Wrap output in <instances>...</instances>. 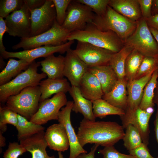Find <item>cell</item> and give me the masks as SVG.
<instances>
[{
  "instance_id": "1",
  "label": "cell",
  "mask_w": 158,
  "mask_h": 158,
  "mask_svg": "<svg viewBox=\"0 0 158 158\" xmlns=\"http://www.w3.org/2000/svg\"><path fill=\"white\" fill-rule=\"evenodd\" d=\"M122 126L115 122L91 121L83 118L77 135L80 145L97 144L104 147L114 146L122 139L125 132Z\"/></svg>"
},
{
  "instance_id": "2",
  "label": "cell",
  "mask_w": 158,
  "mask_h": 158,
  "mask_svg": "<svg viewBox=\"0 0 158 158\" xmlns=\"http://www.w3.org/2000/svg\"><path fill=\"white\" fill-rule=\"evenodd\" d=\"M74 40L87 42L114 53L124 45L123 41L114 32L101 30L92 23L87 24L84 30L71 32L68 41Z\"/></svg>"
},
{
  "instance_id": "3",
  "label": "cell",
  "mask_w": 158,
  "mask_h": 158,
  "mask_svg": "<svg viewBox=\"0 0 158 158\" xmlns=\"http://www.w3.org/2000/svg\"><path fill=\"white\" fill-rule=\"evenodd\" d=\"M137 23L138 21L123 16L109 5L103 15H95L92 23L101 30L113 32L124 42L135 31Z\"/></svg>"
},
{
  "instance_id": "4",
  "label": "cell",
  "mask_w": 158,
  "mask_h": 158,
  "mask_svg": "<svg viewBox=\"0 0 158 158\" xmlns=\"http://www.w3.org/2000/svg\"><path fill=\"white\" fill-rule=\"evenodd\" d=\"M40 62L33 61L28 68L9 82L0 86V102L4 103L10 96L18 94L25 88L39 85L41 80L47 75L37 72Z\"/></svg>"
},
{
  "instance_id": "5",
  "label": "cell",
  "mask_w": 158,
  "mask_h": 158,
  "mask_svg": "<svg viewBox=\"0 0 158 158\" xmlns=\"http://www.w3.org/2000/svg\"><path fill=\"white\" fill-rule=\"evenodd\" d=\"M41 95L39 85L28 87L9 97L6 106L30 120L38 109Z\"/></svg>"
},
{
  "instance_id": "6",
  "label": "cell",
  "mask_w": 158,
  "mask_h": 158,
  "mask_svg": "<svg viewBox=\"0 0 158 158\" xmlns=\"http://www.w3.org/2000/svg\"><path fill=\"white\" fill-rule=\"evenodd\" d=\"M70 33L60 25L56 20L49 30L35 36L21 38L20 42L13 46L12 48L13 49L22 48L24 50H28L42 45H60L68 41Z\"/></svg>"
},
{
  "instance_id": "7",
  "label": "cell",
  "mask_w": 158,
  "mask_h": 158,
  "mask_svg": "<svg viewBox=\"0 0 158 158\" xmlns=\"http://www.w3.org/2000/svg\"><path fill=\"white\" fill-rule=\"evenodd\" d=\"M124 43L144 56L158 58V44L150 31L146 20L143 18L138 21L135 31Z\"/></svg>"
},
{
  "instance_id": "8",
  "label": "cell",
  "mask_w": 158,
  "mask_h": 158,
  "mask_svg": "<svg viewBox=\"0 0 158 158\" xmlns=\"http://www.w3.org/2000/svg\"><path fill=\"white\" fill-rule=\"evenodd\" d=\"M95 14L88 6L75 0H72L67 9L62 27L71 32L84 30L87 24L92 23Z\"/></svg>"
},
{
  "instance_id": "9",
  "label": "cell",
  "mask_w": 158,
  "mask_h": 158,
  "mask_svg": "<svg viewBox=\"0 0 158 158\" xmlns=\"http://www.w3.org/2000/svg\"><path fill=\"white\" fill-rule=\"evenodd\" d=\"M68 102L66 94L62 92L54 95L40 102L38 109L30 120L37 124L42 125L51 120H58L60 109Z\"/></svg>"
},
{
  "instance_id": "10",
  "label": "cell",
  "mask_w": 158,
  "mask_h": 158,
  "mask_svg": "<svg viewBox=\"0 0 158 158\" xmlns=\"http://www.w3.org/2000/svg\"><path fill=\"white\" fill-rule=\"evenodd\" d=\"M30 37L43 33L52 27L56 20V13L52 0H46L41 7L30 11Z\"/></svg>"
},
{
  "instance_id": "11",
  "label": "cell",
  "mask_w": 158,
  "mask_h": 158,
  "mask_svg": "<svg viewBox=\"0 0 158 158\" xmlns=\"http://www.w3.org/2000/svg\"><path fill=\"white\" fill-rule=\"evenodd\" d=\"M75 53L88 67L109 65L114 53L90 43L77 41Z\"/></svg>"
},
{
  "instance_id": "12",
  "label": "cell",
  "mask_w": 158,
  "mask_h": 158,
  "mask_svg": "<svg viewBox=\"0 0 158 158\" xmlns=\"http://www.w3.org/2000/svg\"><path fill=\"white\" fill-rule=\"evenodd\" d=\"M5 20L6 32L9 35L21 38L30 37V12L25 3L21 9L9 14Z\"/></svg>"
},
{
  "instance_id": "13",
  "label": "cell",
  "mask_w": 158,
  "mask_h": 158,
  "mask_svg": "<svg viewBox=\"0 0 158 158\" xmlns=\"http://www.w3.org/2000/svg\"><path fill=\"white\" fill-rule=\"evenodd\" d=\"M74 42V40H69L59 46H44L17 52H9L5 50L0 52V56L4 59L16 58L32 62L37 58L42 57L45 58L54 53L63 54L66 53Z\"/></svg>"
},
{
  "instance_id": "14",
  "label": "cell",
  "mask_w": 158,
  "mask_h": 158,
  "mask_svg": "<svg viewBox=\"0 0 158 158\" xmlns=\"http://www.w3.org/2000/svg\"><path fill=\"white\" fill-rule=\"evenodd\" d=\"M154 111L153 107L146 110L139 107L134 111H126L125 114L120 116L123 128L129 124L133 125L139 130L142 142L147 146L149 140V121Z\"/></svg>"
},
{
  "instance_id": "15",
  "label": "cell",
  "mask_w": 158,
  "mask_h": 158,
  "mask_svg": "<svg viewBox=\"0 0 158 158\" xmlns=\"http://www.w3.org/2000/svg\"><path fill=\"white\" fill-rule=\"evenodd\" d=\"M73 104V101H68L64 107L59 111L58 121L64 127L70 144V153L68 158H77L80 154L87 153L80 145L74 129L71 123V115Z\"/></svg>"
},
{
  "instance_id": "16",
  "label": "cell",
  "mask_w": 158,
  "mask_h": 158,
  "mask_svg": "<svg viewBox=\"0 0 158 158\" xmlns=\"http://www.w3.org/2000/svg\"><path fill=\"white\" fill-rule=\"evenodd\" d=\"M64 57V76L68 78L71 86L79 87L89 67L71 49L66 52Z\"/></svg>"
},
{
  "instance_id": "17",
  "label": "cell",
  "mask_w": 158,
  "mask_h": 158,
  "mask_svg": "<svg viewBox=\"0 0 158 158\" xmlns=\"http://www.w3.org/2000/svg\"><path fill=\"white\" fill-rule=\"evenodd\" d=\"M48 147L51 150L63 152L70 147L69 142L64 126L59 123L49 126L44 133Z\"/></svg>"
},
{
  "instance_id": "18",
  "label": "cell",
  "mask_w": 158,
  "mask_h": 158,
  "mask_svg": "<svg viewBox=\"0 0 158 158\" xmlns=\"http://www.w3.org/2000/svg\"><path fill=\"white\" fill-rule=\"evenodd\" d=\"M154 72L138 79L127 81V107L126 111H134L139 107L144 89Z\"/></svg>"
},
{
  "instance_id": "19",
  "label": "cell",
  "mask_w": 158,
  "mask_h": 158,
  "mask_svg": "<svg viewBox=\"0 0 158 158\" xmlns=\"http://www.w3.org/2000/svg\"><path fill=\"white\" fill-rule=\"evenodd\" d=\"M44 130L20 141V143L30 152L32 158H56L49 156L46 149L48 145L44 138Z\"/></svg>"
},
{
  "instance_id": "20",
  "label": "cell",
  "mask_w": 158,
  "mask_h": 158,
  "mask_svg": "<svg viewBox=\"0 0 158 158\" xmlns=\"http://www.w3.org/2000/svg\"><path fill=\"white\" fill-rule=\"evenodd\" d=\"M79 87L83 96L92 102L102 98L104 95L99 80L88 71L82 78Z\"/></svg>"
},
{
  "instance_id": "21",
  "label": "cell",
  "mask_w": 158,
  "mask_h": 158,
  "mask_svg": "<svg viewBox=\"0 0 158 158\" xmlns=\"http://www.w3.org/2000/svg\"><path fill=\"white\" fill-rule=\"evenodd\" d=\"M127 81L125 78L118 79L111 90L102 98L112 105L124 110L127 107Z\"/></svg>"
},
{
  "instance_id": "22",
  "label": "cell",
  "mask_w": 158,
  "mask_h": 158,
  "mask_svg": "<svg viewBox=\"0 0 158 158\" xmlns=\"http://www.w3.org/2000/svg\"><path fill=\"white\" fill-rule=\"evenodd\" d=\"M68 92L73 99L72 111L81 114L86 119L95 121L96 118L93 112L92 102L83 96L78 87L71 86Z\"/></svg>"
},
{
  "instance_id": "23",
  "label": "cell",
  "mask_w": 158,
  "mask_h": 158,
  "mask_svg": "<svg viewBox=\"0 0 158 158\" xmlns=\"http://www.w3.org/2000/svg\"><path fill=\"white\" fill-rule=\"evenodd\" d=\"M41 95L40 102L49 98L52 95L59 92H68L71 86L67 80L64 78L51 79L48 78L41 80L39 85Z\"/></svg>"
},
{
  "instance_id": "24",
  "label": "cell",
  "mask_w": 158,
  "mask_h": 158,
  "mask_svg": "<svg viewBox=\"0 0 158 158\" xmlns=\"http://www.w3.org/2000/svg\"><path fill=\"white\" fill-rule=\"evenodd\" d=\"M88 71L97 78L104 94L110 91L118 80L116 73L109 65L89 67Z\"/></svg>"
},
{
  "instance_id": "25",
  "label": "cell",
  "mask_w": 158,
  "mask_h": 158,
  "mask_svg": "<svg viewBox=\"0 0 158 158\" xmlns=\"http://www.w3.org/2000/svg\"><path fill=\"white\" fill-rule=\"evenodd\" d=\"M109 5L133 21H138L141 15L138 0H110Z\"/></svg>"
},
{
  "instance_id": "26",
  "label": "cell",
  "mask_w": 158,
  "mask_h": 158,
  "mask_svg": "<svg viewBox=\"0 0 158 158\" xmlns=\"http://www.w3.org/2000/svg\"><path fill=\"white\" fill-rule=\"evenodd\" d=\"M64 59L61 55L57 56L54 54L49 55L40 62L42 71L49 78H63Z\"/></svg>"
},
{
  "instance_id": "27",
  "label": "cell",
  "mask_w": 158,
  "mask_h": 158,
  "mask_svg": "<svg viewBox=\"0 0 158 158\" xmlns=\"http://www.w3.org/2000/svg\"><path fill=\"white\" fill-rule=\"evenodd\" d=\"M32 62L21 59H9L6 66L0 73V86L9 82L12 78L25 71Z\"/></svg>"
},
{
  "instance_id": "28",
  "label": "cell",
  "mask_w": 158,
  "mask_h": 158,
  "mask_svg": "<svg viewBox=\"0 0 158 158\" xmlns=\"http://www.w3.org/2000/svg\"><path fill=\"white\" fill-rule=\"evenodd\" d=\"M133 49L126 44L118 52L114 53L111 56L109 65L116 73L118 79L125 78V64L126 59Z\"/></svg>"
},
{
  "instance_id": "29",
  "label": "cell",
  "mask_w": 158,
  "mask_h": 158,
  "mask_svg": "<svg viewBox=\"0 0 158 158\" xmlns=\"http://www.w3.org/2000/svg\"><path fill=\"white\" fill-rule=\"evenodd\" d=\"M18 122L16 127L18 131V141L44 130L45 128L42 125L35 123L18 114Z\"/></svg>"
},
{
  "instance_id": "30",
  "label": "cell",
  "mask_w": 158,
  "mask_h": 158,
  "mask_svg": "<svg viewBox=\"0 0 158 158\" xmlns=\"http://www.w3.org/2000/svg\"><path fill=\"white\" fill-rule=\"evenodd\" d=\"M93 112L95 117L102 118L109 115H124L125 111L112 105L102 98L92 101Z\"/></svg>"
},
{
  "instance_id": "31",
  "label": "cell",
  "mask_w": 158,
  "mask_h": 158,
  "mask_svg": "<svg viewBox=\"0 0 158 158\" xmlns=\"http://www.w3.org/2000/svg\"><path fill=\"white\" fill-rule=\"evenodd\" d=\"M144 57L135 49L128 55L125 64V78L127 81L135 79Z\"/></svg>"
},
{
  "instance_id": "32",
  "label": "cell",
  "mask_w": 158,
  "mask_h": 158,
  "mask_svg": "<svg viewBox=\"0 0 158 158\" xmlns=\"http://www.w3.org/2000/svg\"><path fill=\"white\" fill-rule=\"evenodd\" d=\"M157 69L154 72L151 78L144 89L142 99L139 107L143 110H146L150 108L153 107L154 106V91L157 83Z\"/></svg>"
},
{
  "instance_id": "33",
  "label": "cell",
  "mask_w": 158,
  "mask_h": 158,
  "mask_svg": "<svg viewBox=\"0 0 158 158\" xmlns=\"http://www.w3.org/2000/svg\"><path fill=\"white\" fill-rule=\"evenodd\" d=\"M122 139L125 147L128 151L140 145L142 142L140 134L137 128L131 124L128 125Z\"/></svg>"
},
{
  "instance_id": "34",
  "label": "cell",
  "mask_w": 158,
  "mask_h": 158,
  "mask_svg": "<svg viewBox=\"0 0 158 158\" xmlns=\"http://www.w3.org/2000/svg\"><path fill=\"white\" fill-rule=\"evenodd\" d=\"M18 114L6 106L0 107V131L3 133L6 131L7 124L16 127L18 122Z\"/></svg>"
},
{
  "instance_id": "35",
  "label": "cell",
  "mask_w": 158,
  "mask_h": 158,
  "mask_svg": "<svg viewBox=\"0 0 158 158\" xmlns=\"http://www.w3.org/2000/svg\"><path fill=\"white\" fill-rule=\"evenodd\" d=\"M158 68V58L145 56L135 79L153 72Z\"/></svg>"
},
{
  "instance_id": "36",
  "label": "cell",
  "mask_w": 158,
  "mask_h": 158,
  "mask_svg": "<svg viewBox=\"0 0 158 158\" xmlns=\"http://www.w3.org/2000/svg\"><path fill=\"white\" fill-rule=\"evenodd\" d=\"M24 4L23 0H1L0 17L6 18L10 13L21 9Z\"/></svg>"
},
{
  "instance_id": "37",
  "label": "cell",
  "mask_w": 158,
  "mask_h": 158,
  "mask_svg": "<svg viewBox=\"0 0 158 158\" xmlns=\"http://www.w3.org/2000/svg\"><path fill=\"white\" fill-rule=\"evenodd\" d=\"M76 0L89 6L98 16H102L105 13L110 1V0Z\"/></svg>"
},
{
  "instance_id": "38",
  "label": "cell",
  "mask_w": 158,
  "mask_h": 158,
  "mask_svg": "<svg viewBox=\"0 0 158 158\" xmlns=\"http://www.w3.org/2000/svg\"><path fill=\"white\" fill-rule=\"evenodd\" d=\"M54 4L56 13V20L62 26L66 17L68 6L71 0H52Z\"/></svg>"
},
{
  "instance_id": "39",
  "label": "cell",
  "mask_w": 158,
  "mask_h": 158,
  "mask_svg": "<svg viewBox=\"0 0 158 158\" xmlns=\"http://www.w3.org/2000/svg\"><path fill=\"white\" fill-rule=\"evenodd\" d=\"M26 152V149L20 143L16 142H10L3 157L4 158H18Z\"/></svg>"
},
{
  "instance_id": "40",
  "label": "cell",
  "mask_w": 158,
  "mask_h": 158,
  "mask_svg": "<svg viewBox=\"0 0 158 158\" xmlns=\"http://www.w3.org/2000/svg\"><path fill=\"white\" fill-rule=\"evenodd\" d=\"M98 152L103 155V158H134L130 154L127 155L120 152L114 146L104 147L99 150Z\"/></svg>"
},
{
  "instance_id": "41",
  "label": "cell",
  "mask_w": 158,
  "mask_h": 158,
  "mask_svg": "<svg viewBox=\"0 0 158 158\" xmlns=\"http://www.w3.org/2000/svg\"><path fill=\"white\" fill-rule=\"evenodd\" d=\"M128 152L129 154L134 158H156L151 155L147 146L143 142L137 147Z\"/></svg>"
},
{
  "instance_id": "42",
  "label": "cell",
  "mask_w": 158,
  "mask_h": 158,
  "mask_svg": "<svg viewBox=\"0 0 158 158\" xmlns=\"http://www.w3.org/2000/svg\"><path fill=\"white\" fill-rule=\"evenodd\" d=\"M142 18L146 20L152 16L153 0H138Z\"/></svg>"
},
{
  "instance_id": "43",
  "label": "cell",
  "mask_w": 158,
  "mask_h": 158,
  "mask_svg": "<svg viewBox=\"0 0 158 158\" xmlns=\"http://www.w3.org/2000/svg\"><path fill=\"white\" fill-rule=\"evenodd\" d=\"M46 0H24V3L27 5L30 11L42 7Z\"/></svg>"
},
{
  "instance_id": "44",
  "label": "cell",
  "mask_w": 158,
  "mask_h": 158,
  "mask_svg": "<svg viewBox=\"0 0 158 158\" xmlns=\"http://www.w3.org/2000/svg\"><path fill=\"white\" fill-rule=\"evenodd\" d=\"M7 27L5 20L3 18L0 17V52L6 50L4 46L3 39L4 34L7 31Z\"/></svg>"
},
{
  "instance_id": "45",
  "label": "cell",
  "mask_w": 158,
  "mask_h": 158,
  "mask_svg": "<svg viewBox=\"0 0 158 158\" xmlns=\"http://www.w3.org/2000/svg\"><path fill=\"white\" fill-rule=\"evenodd\" d=\"M148 26L158 30V13L146 20Z\"/></svg>"
},
{
  "instance_id": "46",
  "label": "cell",
  "mask_w": 158,
  "mask_h": 158,
  "mask_svg": "<svg viewBox=\"0 0 158 158\" xmlns=\"http://www.w3.org/2000/svg\"><path fill=\"white\" fill-rule=\"evenodd\" d=\"M99 145L94 144L91 148L90 151L88 153H82L79 154L77 158H95V153Z\"/></svg>"
},
{
  "instance_id": "47",
  "label": "cell",
  "mask_w": 158,
  "mask_h": 158,
  "mask_svg": "<svg viewBox=\"0 0 158 158\" xmlns=\"http://www.w3.org/2000/svg\"><path fill=\"white\" fill-rule=\"evenodd\" d=\"M154 124L155 136L158 144V105H157V109L156 115L155 119L154 122ZM156 158H158V156Z\"/></svg>"
},
{
  "instance_id": "48",
  "label": "cell",
  "mask_w": 158,
  "mask_h": 158,
  "mask_svg": "<svg viewBox=\"0 0 158 158\" xmlns=\"http://www.w3.org/2000/svg\"><path fill=\"white\" fill-rule=\"evenodd\" d=\"M158 13V0H153L152 8V16Z\"/></svg>"
},
{
  "instance_id": "49",
  "label": "cell",
  "mask_w": 158,
  "mask_h": 158,
  "mask_svg": "<svg viewBox=\"0 0 158 158\" xmlns=\"http://www.w3.org/2000/svg\"><path fill=\"white\" fill-rule=\"evenodd\" d=\"M3 133L0 131V148H1L0 150V152L1 150L2 152V149L3 147H5L6 145V138L3 135Z\"/></svg>"
},
{
  "instance_id": "50",
  "label": "cell",
  "mask_w": 158,
  "mask_h": 158,
  "mask_svg": "<svg viewBox=\"0 0 158 158\" xmlns=\"http://www.w3.org/2000/svg\"><path fill=\"white\" fill-rule=\"evenodd\" d=\"M149 28L151 32L158 44V30L149 27Z\"/></svg>"
},
{
  "instance_id": "51",
  "label": "cell",
  "mask_w": 158,
  "mask_h": 158,
  "mask_svg": "<svg viewBox=\"0 0 158 158\" xmlns=\"http://www.w3.org/2000/svg\"><path fill=\"white\" fill-rule=\"evenodd\" d=\"M157 86H158L157 88L156 87V88H157V91L156 92L157 93H156V97L155 98H154V103H155L156 104H157V105H158V83H157Z\"/></svg>"
},
{
  "instance_id": "52",
  "label": "cell",
  "mask_w": 158,
  "mask_h": 158,
  "mask_svg": "<svg viewBox=\"0 0 158 158\" xmlns=\"http://www.w3.org/2000/svg\"><path fill=\"white\" fill-rule=\"evenodd\" d=\"M0 68L2 69L3 68L5 65V61L3 60V58L1 56H0Z\"/></svg>"
},
{
  "instance_id": "53",
  "label": "cell",
  "mask_w": 158,
  "mask_h": 158,
  "mask_svg": "<svg viewBox=\"0 0 158 158\" xmlns=\"http://www.w3.org/2000/svg\"><path fill=\"white\" fill-rule=\"evenodd\" d=\"M58 155L59 158H64L63 155L61 153V152H58Z\"/></svg>"
},
{
  "instance_id": "54",
  "label": "cell",
  "mask_w": 158,
  "mask_h": 158,
  "mask_svg": "<svg viewBox=\"0 0 158 158\" xmlns=\"http://www.w3.org/2000/svg\"><path fill=\"white\" fill-rule=\"evenodd\" d=\"M157 73L158 79V68L157 69Z\"/></svg>"
}]
</instances>
